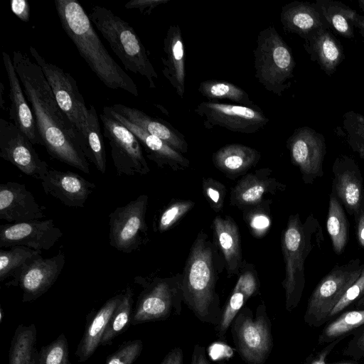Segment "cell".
I'll list each match as a JSON object with an SVG mask.
<instances>
[{
    "instance_id": "cell-1",
    "label": "cell",
    "mask_w": 364,
    "mask_h": 364,
    "mask_svg": "<svg viewBox=\"0 0 364 364\" xmlns=\"http://www.w3.org/2000/svg\"><path fill=\"white\" fill-rule=\"evenodd\" d=\"M12 60L33 112L43 146L48 154L90 173L81 137L58 105L41 67L20 51L13 52Z\"/></svg>"
},
{
    "instance_id": "cell-2",
    "label": "cell",
    "mask_w": 364,
    "mask_h": 364,
    "mask_svg": "<svg viewBox=\"0 0 364 364\" xmlns=\"http://www.w3.org/2000/svg\"><path fill=\"white\" fill-rule=\"evenodd\" d=\"M61 26L91 70L108 88L139 96L136 83L105 48L81 4L75 0H55Z\"/></svg>"
},
{
    "instance_id": "cell-3",
    "label": "cell",
    "mask_w": 364,
    "mask_h": 364,
    "mask_svg": "<svg viewBox=\"0 0 364 364\" xmlns=\"http://www.w3.org/2000/svg\"><path fill=\"white\" fill-rule=\"evenodd\" d=\"M224 267L216 244L200 230L181 274L183 298L199 321L215 326L218 324L222 312L215 291L216 282Z\"/></svg>"
},
{
    "instance_id": "cell-4",
    "label": "cell",
    "mask_w": 364,
    "mask_h": 364,
    "mask_svg": "<svg viewBox=\"0 0 364 364\" xmlns=\"http://www.w3.org/2000/svg\"><path fill=\"white\" fill-rule=\"evenodd\" d=\"M324 242L318 220L311 213L302 222L298 213L291 214L281 236V247L285 266L282 283L285 291V306L288 311L300 302L306 279L304 262L315 247Z\"/></svg>"
},
{
    "instance_id": "cell-5",
    "label": "cell",
    "mask_w": 364,
    "mask_h": 364,
    "mask_svg": "<svg viewBox=\"0 0 364 364\" xmlns=\"http://www.w3.org/2000/svg\"><path fill=\"white\" fill-rule=\"evenodd\" d=\"M88 16L124 68L145 77L149 87L156 88L158 74L133 27L111 10L98 5L91 8Z\"/></svg>"
},
{
    "instance_id": "cell-6",
    "label": "cell",
    "mask_w": 364,
    "mask_h": 364,
    "mask_svg": "<svg viewBox=\"0 0 364 364\" xmlns=\"http://www.w3.org/2000/svg\"><path fill=\"white\" fill-rule=\"evenodd\" d=\"M256 43L255 76L267 91L282 97L294 77L296 62L292 51L272 26L259 31Z\"/></svg>"
},
{
    "instance_id": "cell-7",
    "label": "cell",
    "mask_w": 364,
    "mask_h": 364,
    "mask_svg": "<svg viewBox=\"0 0 364 364\" xmlns=\"http://www.w3.org/2000/svg\"><path fill=\"white\" fill-rule=\"evenodd\" d=\"M271 321L262 304L255 315L243 306L230 324V332L236 350L248 364H263L269 358L273 338Z\"/></svg>"
},
{
    "instance_id": "cell-8",
    "label": "cell",
    "mask_w": 364,
    "mask_h": 364,
    "mask_svg": "<svg viewBox=\"0 0 364 364\" xmlns=\"http://www.w3.org/2000/svg\"><path fill=\"white\" fill-rule=\"evenodd\" d=\"M363 267L358 258L335 265L312 291L304 314L305 323L319 327L328 321L331 312L359 277Z\"/></svg>"
},
{
    "instance_id": "cell-9",
    "label": "cell",
    "mask_w": 364,
    "mask_h": 364,
    "mask_svg": "<svg viewBox=\"0 0 364 364\" xmlns=\"http://www.w3.org/2000/svg\"><path fill=\"white\" fill-rule=\"evenodd\" d=\"M181 274L156 278L141 292L133 310L132 325L161 321L180 315L183 302Z\"/></svg>"
},
{
    "instance_id": "cell-10",
    "label": "cell",
    "mask_w": 364,
    "mask_h": 364,
    "mask_svg": "<svg viewBox=\"0 0 364 364\" xmlns=\"http://www.w3.org/2000/svg\"><path fill=\"white\" fill-rule=\"evenodd\" d=\"M103 135L108 140L113 164L119 176L146 175L150 168L136 136L109 113L107 107L99 115Z\"/></svg>"
},
{
    "instance_id": "cell-11",
    "label": "cell",
    "mask_w": 364,
    "mask_h": 364,
    "mask_svg": "<svg viewBox=\"0 0 364 364\" xmlns=\"http://www.w3.org/2000/svg\"><path fill=\"white\" fill-rule=\"evenodd\" d=\"M148 200L147 195H141L109 215V240L113 248L124 253H132L147 242Z\"/></svg>"
},
{
    "instance_id": "cell-12",
    "label": "cell",
    "mask_w": 364,
    "mask_h": 364,
    "mask_svg": "<svg viewBox=\"0 0 364 364\" xmlns=\"http://www.w3.org/2000/svg\"><path fill=\"white\" fill-rule=\"evenodd\" d=\"M29 52L35 62L42 69L60 108L70 120L81 137L86 127L88 108L75 79L58 65L47 61L34 47L30 46Z\"/></svg>"
},
{
    "instance_id": "cell-13",
    "label": "cell",
    "mask_w": 364,
    "mask_h": 364,
    "mask_svg": "<svg viewBox=\"0 0 364 364\" xmlns=\"http://www.w3.org/2000/svg\"><path fill=\"white\" fill-rule=\"evenodd\" d=\"M194 111L202 118L206 129L219 127L233 132L253 134L269 122V118L256 105L206 101L199 103Z\"/></svg>"
},
{
    "instance_id": "cell-14",
    "label": "cell",
    "mask_w": 364,
    "mask_h": 364,
    "mask_svg": "<svg viewBox=\"0 0 364 364\" xmlns=\"http://www.w3.org/2000/svg\"><path fill=\"white\" fill-rule=\"evenodd\" d=\"M287 148L305 184L311 185L323 176L326 143L321 133L307 126L299 127L287 140Z\"/></svg>"
},
{
    "instance_id": "cell-15",
    "label": "cell",
    "mask_w": 364,
    "mask_h": 364,
    "mask_svg": "<svg viewBox=\"0 0 364 364\" xmlns=\"http://www.w3.org/2000/svg\"><path fill=\"white\" fill-rule=\"evenodd\" d=\"M33 145L13 122L0 119V157L23 173L41 181L50 167L41 160Z\"/></svg>"
},
{
    "instance_id": "cell-16",
    "label": "cell",
    "mask_w": 364,
    "mask_h": 364,
    "mask_svg": "<svg viewBox=\"0 0 364 364\" xmlns=\"http://www.w3.org/2000/svg\"><path fill=\"white\" fill-rule=\"evenodd\" d=\"M65 264V255L59 252L49 258L36 256L12 274L6 285L18 286L23 291L22 301L30 302L45 294L56 282Z\"/></svg>"
},
{
    "instance_id": "cell-17",
    "label": "cell",
    "mask_w": 364,
    "mask_h": 364,
    "mask_svg": "<svg viewBox=\"0 0 364 364\" xmlns=\"http://www.w3.org/2000/svg\"><path fill=\"white\" fill-rule=\"evenodd\" d=\"M63 236L53 219L33 220L0 225V247L26 246L48 250Z\"/></svg>"
},
{
    "instance_id": "cell-18",
    "label": "cell",
    "mask_w": 364,
    "mask_h": 364,
    "mask_svg": "<svg viewBox=\"0 0 364 364\" xmlns=\"http://www.w3.org/2000/svg\"><path fill=\"white\" fill-rule=\"evenodd\" d=\"M331 192L354 220L364 206L363 178L358 163L347 155L338 156L332 166Z\"/></svg>"
},
{
    "instance_id": "cell-19",
    "label": "cell",
    "mask_w": 364,
    "mask_h": 364,
    "mask_svg": "<svg viewBox=\"0 0 364 364\" xmlns=\"http://www.w3.org/2000/svg\"><path fill=\"white\" fill-rule=\"evenodd\" d=\"M270 168H261L244 175L231 190L230 205L241 210L272 201L267 196L282 192L286 185L272 176Z\"/></svg>"
},
{
    "instance_id": "cell-20",
    "label": "cell",
    "mask_w": 364,
    "mask_h": 364,
    "mask_svg": "<svg viewBox=\"0 0 364 364\" xmlns=\"http://www.w3.org/2000/svg\"><path fill=\"white\" fill-rule=\"evenodd\" d=\"M44 192L58 199L69 208H84L89 195L96 188L80 175L70 171H62L49 168L41 180Z\"/></svg>"
},
{
    "instance_id": "cell-21",
    "label": "cell",
    "mask_w": 364,
    "mask_h": 364,
    "mask_svg": "<svg viewBox=\"0 0 364 364\" xmlns=\"http://www.w3.org/2000/svg\"><path fill=\"white\" fill-rule=\"evenodd\" d=\"M45 209L25 184L13 181L0 184L1 220L11 223L39 220L46 216Z\"/></svg>"
},
{
    "instance_id": "cell-22",
    "label": "cell",
    "mask_w": 364,
    "mask_h": 364,
    "mask_svg": "<svg viewBox=\"0 0 364 364\" xmlns=\"http://www.w3.org/2000/svg\"><path fill=\"white\" fill-rule=\"evenodd\" d=\"M1 54L9 85V118L33 144L43 146L33 112L24 95L12 58L6 51H3Z\"/></svg>"
},
{
    "instance_id": "cell-23",
    "label": "cell",
    "mask_w": 364,
    "mask_h": 364,
    "mask_svg": "<svg viewBox=\"0 0 364 364\" xmlns=\"http://www.w3.org/2000/svg\"><path fill=\"white\" fill-rule=\"evenodd\" d=\"M107 107L113 117L126 126L136 136L144 148L146 157L154 162L159 168L168 167L173 171H184L190 166V161L182 154L172 149L158 137L132 124L114 112L111 107Z\"/></svg>"
},
{
    "instance_id": "cell-24",
    "label": "cell",
    "mask_w": 364,
    "mask_h": 364,
    "mask_svg": "<svg viewBox=\"0 0 364 364\" xmlns=\"http://www.w3.org/2000/svg\"><path fill=\"white\" fill-rule=\"evenodd\" d=\"M163 51L162 73L177 95L183 98L186 90V53L181 30L178 24L168 27L164 39Z\"/></svg>"
},
{
    "instance_id": "cell-25",
    "label": "cell",
    "mask_w": 364,
    "mask_h": 364,
    "mask_svg": "<svg viewBox=\"0 0 364 364\" xmlns=\"http://www.w3.org/2000/svg\"><path fill=\"white\" fill-rule=\"evenodd\" d=\"M111 107L127 121L161 139L179 153L188 152V145L185 136L167 122L151 117L135 107L122 104H114Z\"/></svg>"
},
{
    "instance_id": "cell-26",
    "label": "cell",
    "mask_w": 364,
    "mask_h": 364,
    "mask_svg": "<svg viewBox=\"0 0 364 364\" xmlns=\"http://www.w3.org/2000/svg\"><path fill=\"white\" fill-rule=\"evenodd\" d=\"M241 273L225 305L222 309L218 324L215 326L217 336L223 340L227 331L246 301L259 292L257 274L251 264L243 261Z\"/></svg>"
},
{
    "instance_id": "cell-27",
    "label": "cell",
    "mask_w": 364,
    "mask_h": 364,
    "mask_svg": "<svg viewBox=\"0 0 364 364\" xmlns=\"http://www.w3.org/2000/svg\"><path fill=\"white\" fill-rule=\"evenodd\" d=\"M303 47L311 61L328 76L333 75L345 58L341 43L331 29L319 28L304 40Z\"/></svg>"
},
{
    "instance_id": "cell-28",
    "label": "cell",
    "mask_w": 364,
    "mask_h": 364,
    "mask_svg": "<svg viewBox=\"0 0 364 364\" xmlns=\"http://www.w3.org/2000/svg\"><path fill=\"white\" fill-rule=\"evenodd\" d=\"M215 244L222 253L228 277L240 272L243 263L237 225L229 215H217L213 222Z\"/></svg>"
},
{
    "instance_id": "cell-29",
    "label": "cell",
    "mask_w": 364,
    "mask_h": 364,
    "mask_svg": "<svg viewBox=\"0 0 364 364\" xmlns=\"http://www.w3.org/2000/svg\"><path fill=\"white\" fill-rule=\"evenodd\" d=\"M280 21L284 31L303 40L319 28L330 29L315 2L294 1L284 5Z\"/></svg>"
},
{
    "instance_id": "cell-30",
    "label": "cell",
    "mask_w": 364,
    "mask_h": 364,
    "mask_svg": "<svg viewBox=\"0 0 364 364\" xmlns=\"http://www.w3.org/2000/svg\"><path fill=\"white\" fill-rule=\"evenodd\" d=\"M261 158L257 149L241 144L225 145L213 154V165L230 179H235L255 166Z\"/></svg>"
},
{
    "instance_id": "cell-31",
    "label": "cell",
    "mask_w": 364,
    "mask_h": 364,
    "mask_svg": "<svg viewBox=\"0 0 364 364\" xmlns=\"http://www.w3.org/2000/svg\"><path fill=\"white\" fill-rule=\"evenodd\" d=\"M122 296L123 294H119L108 299L87 325L75 352L78 362L83 363L87 360L100 346L111 316Z\"/></svg>"
},
{
    "instance_id": "cell-32",
    "label": "cell",
    "mask_w": 364,
    "mask_h": 364,
    "mask_svg": "<svg viewBox=\"0 0 364 364\" xmlns=\"http://www.w3.org/2000/svg\"><path fill=\"white\" fill-rule=\"evenodd\" d=\"M100 116L93 105L88 108L86 127L81 135L82 151L87 159L102 173L106 171V154Z\"/></svg>"
},
{
    "instance_id": "cell-33",
    "label": "cell",
    "mask_w": 364,
    "mask_h": 364,
    "mask_svg": "<svg viewBox=\"0 0 364 364\" xmlns=\"http://www.w3.org/2000/svg\"><path fill=\"white\" fill-rule=\"evenodd\" d=\"M315 4L330 29L345 38L354 39L355 10L338 1L316 0Z\"/></svg>"
},
{
    "instance_id": "cell-34",
    "label": "cell",
    "mask_w": 364,
    "mask_h": 364,
    "mask_svg": "<svg viewBox=\"0 0 364 364\" xmlns=\"http://www.w3.org/2000/svg\"><path fill=\"white\" fill-rule=\"evenodd\" d=\"M35 324H20L15 330L9 352V364H38Z\"/></svg>"
},
{
    "instance_id": "cell-35",
    "label": "cell",
    "mask_w": 364,
    "mask_h": 364,
    "mask_svg": "<svg viewBox=\"0 0 364 364\" xmlns=\"http://www.w3.org/2000/svg\"><path fill=\"white\" fill-rule=\"evenodd\" d=\"M349 227L343 206L331 192L326 229L332 242L333 250L336 255H341L348 242Z\"/></svg>"
},
{
    "instance_id": "cell-36",
    "label": "cell",
    "mask_w": 364,
    "mask_h": 364,
    "mask_svg": "<svg viewBox=\"0 0 364 364\" xmlns=\"http://www.w3.org/2000/svg\"><path fill=\"white\" fill-rule=\"evenodd\" d=\"M198 90L202 96L210 101L228 100L237 105L255 106L243 89L226 80L210 79L202 81Z\"/></svg>"
},
{
    "instance_id": "cell-37",
    "label": "cell",
    "mask_w": 364,
    "mask_h": 364,
    "mask_svg": "<svg viewBox=\"0 0 364 364\" xmlns=\"http://www.w3.org/2000/svg\"><path fill=\"white\" fill-rule=\"evenodd\" d=\"M133 296L132 289L130 287H127L120 303L111 316L100 346L111 345L113 340L124 331L129 323H131L133 314Z\"/></svg>"
},
{
    "instance_id": "cell-38",
    "label": "cell",
    "mask_w": 364,
    "mask_h": 364,
    "mask_svg": "<svg viewBox=\"0 0 364 364\" xmlns=\"http://www.w3.org/2000/svg\"><path fill=\"white\" fill-rule=\"evenodd\" d=\"M363 324L364 309L346 311L323 329L318 337V343H329L341 337H346Z\"/></svg>"
},
{
    "instance_id": "cell-39",
    "label": "cell",
    "mask_w": 364,
    "mask_h": 364,
    "mask_svg": "<svg viewBox=\"0 0 364 364\" xmlns=\"http://www.w3.org/2000/svg\"><path fill=\"white\" fill-rule=\"evenodd\" d=\"M26 246H14L9 250H0V282H4L32 258L41 255Z\"/></svg>"
},
{
    "instance_id": "cell-40",
    "label": "cell",
    "mask_w": 364,
    "mask_h": 364,
    "mask_svg": "<svg viewBox=\"0 0 364 364\" xmlns=\"http://www.w3.org/2000/svg\"><path fill=\"white\" fill-rule=\"evenodd\" d=\"M343 134L350 149L364 161V116L348 111L343 116Z\"/></svg>"
},
{
    "instance_id": "cell-41",
    "label": "cell",
    "mask_w": 364,
    "mask_h": 364,
    "mask_svg": "<svg viewBox=\"0 0 364 364\" xmlns=\"http://www.w3.org/2000/svg\"><path fill=\"white\" fill-rule=\"evenodd\" d=\"M271 202L242 210L244 220L249 227L252 235L257 238L264 237L270 229L272 220L269 205Z\"/></svg>"
},
{
    "instance_id": "cell-42",
    "label": "cell",
    "mask_w": 364,
    "mask_h": 364,
    "mask_svg": "<svg viewBox=\"0 0 364 364\" xmlns=\"http://www.w3.org/2000/svg\"><path fill=\"white\" fill-rule=\"evenodd\" d=\"M195 203L191 200H173L163 210L157 220V230L164 232L190 211Z\"/></svg>"
},
{
    "instance_id": "cell-43",
    "label": "cell",
    "mask_w": 364,
    "mask_h": 364,
    "mask_svg": "<svg viewBox=\"0 0 364 364\" xmlns=\"http://www.w3.org/2000/svg\"><path fill=\"white\" fill-rule=\"evenodd\" d=\"M38 364H70L68 343L63 333L41 348Z\"/></svg>"
},
{
    "instance_id": "cell-44",
    "label": "cell",
    "mask_w": 364,
    "mask_h": 364,
    "mask_svg": "<svg viewBox=\"0 0 364 364\" xmlns=\"http://www.w3.org/2000/svg\"><path fill=\"white\" fill-rule=\"evenodd\" d=\"M203 193L210 208L215 212L222 211L226 196V188L221 182L210 178H203Z\"/></svg>"
},
{
    "instance_id": "cell-45",
    "label": "cell",
    "mask_w": 364,
    "mask_h": 364,
    "mask_svg": "<svg viewBox=\"0 0 364 364\" xmlns=\"http://www.w3.org/2000/svg\"><path fill=\"white\" fill-rule=\"evenodd\" d=\"M143 350V342L140 339L129 341L107 357L106 364H132Z\"/></svg>"
},
{
    "instance_id": "cell-46",
    "label": "cell",
    "mask_w": 364,
    "mask_h": 364,
    "mask_svg": "<svg viewBox=\"0 0 364 364\" xmlns=\"http://www.w3.org/2000/svg\"><path fill=\"white\" fill-rule=\"evenodd\" d=\"M364 296V264L357 280L347 290L344 296L336 305L329 316V320L341 313L350 304H354Z\"/></svg>"
},
{
    "instance_id": "cell-47",
    "label": "cell",
    "mask_w": 364,
    "mask_h": 364,
    "mask_svg": "<svg viewBox=\"0 0 364 364\" xmlns=\"http://www.w3.org/2000/svg\"><path fill=\"white\" fill-rule=\"evenodd\" d=\"M350 335L352 338L343 350L342 354L355 360L364 358V324L354 330Z\"/></svg>"
},
{
    "instance_id": "cell-48",
    "label": "cell",
    "mask_w": 364,
    "mask_h": 364,
    "mask_svg": "<svg viewBox=\"0 0 364 364\" xmlns=\"http://www.w3.org/2000/svg\"><path fill=\"white\" fill-rule=\"evenodd\" d=\"M169 0H131L125 4L127 9H138L141 14L149 15L154 9Z\"/></svg>"
},
{
    "instance_id": "cell-49",
    "label": "cell",
    "mask_w": 364,
    "mask_h": 364,
    "mask_svg": "<svg viewBox=\"0 0 364 364\" xmlns=\"http://www.w3.org/2000/svg\"><path fill=\"white\" fill-rule=\"evenodd\" d=\"M346 337H341L333 341L316 354H311L304 364H326L327 356L331 353L334 347Z\"/></svg>"
},
{
    "instance_id": "cell-50",
    "label": "cell",
    "mask_w": 364,
    "mask_h": 364,
    "mask_svg": "<svg viewBox=\"0 0 364 364\" xmlns=\"http://www.w3.org/2000/svg\"><path fill=\"white\" fill-rule=\"evenodd\" d=\"M11 11L22 21H30V5L26 0H11L10 1Z\"/></svg>"
},
{
    "instance_id": "cell-51",
    "label": "cell",
    "mask_w": 364,
    "mask_h": 364,
    "mask_svg": "<svg viewBox=\"0 0 364 364\" xmlns=\"http://www.w3.org/2000/svg\"><path fill=\"white\" fill-rule=\"evenodd\" d=\"M183 353L181 348L171 349L164 358L160 364H183Z\"/></svg>"
},
{
    "instance_id": "cell-52",
    "label": "cell",
    "mask_w": 364,
    "mask_h": 364,
    "mask_svg": "<svg viewBox=\"0 0 364 364\" xmlns=\"http://www.w3.org/2000/svg\"><path fill=\"white\" fill-rule=\"evenodd\" d=\"M189 364H210L205 355V348L203 346L200 344L194 346Z\"/></svg>"
},
{
    "instance_id": "cell-53",
    "label": "cell",
    "mask_w": 364,
    "mask_h": 364,
    "mask_svg": "<svg viewBox=\"0 0 364 364\" xmlns=\"http://www.w3.org/2000/svg\"><path fill=\"white\" fill-rule=\"evenodd\" d=\"M354 220L358 242L360 247L364 248V206L362 208L357 218Z\"/></svg>"
},
{
    "instance_id": "cell-54",
    "label": "cell",
    "mask_w": 364,
    "mask_h": 364,
    "mask_svg": "<svg viewBox=\"0 0 364 364\" xmlns=\"http://www.w3.org/2000/svg\"><path fill=\"white\" fill-rule=\"evenodd\" d=\"M353 24L355 28H358L364 41V16L357 13L353 19Z\"/></svg>"
},
{
    "instance_id": "cell-55",
    "label": "cell",
    "mask_w": 364,
    "mask_h": 364,
    "mask_svg": "<svg viewBox=\"0 0 364 364\" xmlns=\"http://www.w3.org/2000/svg\"><path fill=\"white\" fill-rule=\"evenodd\" d=\"M4 84L1 82H0V106L1 109H4V100L3 99L4 97Z\"/></svg>"
},
{
    "instance_id": "cell-56",
    "label": "cell",
    "mask_w": 364,
    "mask_h": 364,
    "mask_svg": "<svg viewBox=\"0 0 364 364\" xmlns=\"http://www.w3.org/2000/svg\"><path fill=\"white\" fill-rule=\"evenodd\" d=\"M354 306L357 309H364V296L354 303Z\"/></svg>"
},
{
    "instance_id": "cell-57",
    "label": "cell",
    "mask_w": 364,
    "mask_h": 364,
    "mask_svg": "<svg viewBox=\"0 0 364 364\" xmlns=\"http://www.w3.org/2000/svg\"><path fill=\"white\" fill-rule=\"evenodd\" d=\"M358 5L360 9L364 12V0H358Z\"/></svg>"
},
{
    "instance_id": "cell-58",
    "label": "cell",
    "mask_w": 364,
    "mask_h": 364,
    "mask_svg": "<svg viewBox=\"0 0 364 364\" xmlns=\"http://www.w3.org/2000/svg\"><path fill=\"white\" fill-rule=\"evenodd\" d=\"M3 315H4L3 309L1 307V311H0V323L2 322Z\"/></svg>"
}]
</instances>
